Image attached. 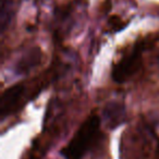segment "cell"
Wrapping results in <instances>:
<instances>
[{"label":"cell","mask_w":159,"mask_h":159,"mask_svg":"<svg viewBox=\"0 0 159 159\" xmlns=\"http://www.w3.org/2000/svg\"><path fill=\"white\" fill-rule=\"evenodd\" d=\"M156 159H159V145L157 147V152H156Z\"/></svg>","instance_id":"7"},{"label":"cell","mask_w":159,"mask_h":159,"mask_svg":"<svg viewBox=\"0 0 159 159\" xmlns=\"http://www.w3.org/2000/svg\"><path fill=\"white\" fill-rule=\"evenodd\" d=\"M25 87L23 84H16L8 89L1 96L0 100V113L1 117L5 118L8 115L18 108L23 95H24Z\"/></svg>","instance_id":"3"},{"label":"cell","mask_w":159,"mask_h":159,"mask_svg":"<svg viewBox=\"0 0 159 159\" xmlns=\"http://www.w3.org/2000/svg\"><path fill=\"white\" fill-rule=\"evenodd\" d=\"M14 16V5L12 0H1L0 5V25L1 32L5 33L6 30L11 24V21Z\"/></svg>","instance_id":"6"},{"label":"cell","mask_w":159,"mask_h":159,"mask_svg":"<svg viewBox=\"0 0 159 159\" xmlns=\"http://www.w3.org/2000/svg\"><path fill=\"white\" fill-rule=\"evenodd\" d=\"M43 59V52L40 48L33 47L29 49L14 66V72L18 75H25L31 72L33 69L39 66Z\"/></svg>","instance_id":"5"},{"label":"cell","mask_w":159,"mask_h":159,"mask_svg":"<svg viewBox=\"0 0 159 159\" xmlns=\"http://www.w3.org/2000/svg\"><path fill=\"white\" fill-rule=\"evenodd\" d=\"M143 48L139 46L124 55L117 63L113 64L111 77L116 83H124L139 71L142 62Z\"/></svg>","instance_id":"2"},{"label":"cell","mask_w":159,"mask_h":159,"mask_svg":"<svg viewBox=\"0 0 159 159\" xmlns=\"http://www.w3.org/2000/svg\"><path fill=\"white\" fill-rule=\"evenodd\" d=\"M105 123L109 129H116L124 123L126 119V110L123 102H110L105 106L102 111Z\"/></svg>","instance_id":"4"},{"label":"cell","mask_w":159,"mask_h":159,"mask_svg":"<svg viewBox=\"0 0 159 159\" xmlns=\"http://www.w3.org/2000/svg\"><path fill=\"white\" fill-rule=\"evenodd\" d=\"M100 129V118L91 115L76 131L69 144L61 149L66 159H81L96 141Z\"/></svg>","instance_id":"1"}]
</instances>
